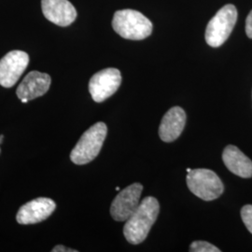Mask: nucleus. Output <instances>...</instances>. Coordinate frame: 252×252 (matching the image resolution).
Listing matches in <instances>:
<instances>
[{"instance_id":"nucleus-14","label":"nucleus","mask_w":252,"mask_h":252,"mask_svg":"<svg viewBox=\"0 0 252 252\" xmlns=\"http://www.w3.org/2000/svg\"><path fill=\"white\" fill-rule=\"evenodd\" d=\"M190 252H220L214 245L208 243L206 241H194L189 246Z\"/></svg>"},{"instance_id":"nucleus-1","label":"nucleus","mask_w":252,"mask_h":252,"mask_svg":"<svg viewBox=\"0 0 252 252\" xmlns=\"http://www.w3.org/2000/svg\"><path fill=\"white\" fill-rule=\"evenodd\" d=\"M159 210L160 206L157 199L152 196L143 199L126 220L124 228L126 240L133 245L142 243L156 221Z\"/></svg>"},{"instance_id":"nucleus-20","label":"nucleus","mask_w":252,"mask_h":252,"mask_svg":"<svg viewBox=\"0 0 252 252\" xmlns=\"http://www.w3.org/2000/svg\"><path fill=\"white\" fill-rule=\"evenodd\" d=\"M190 170H191L190 168H187V172H188V173H189V172L190 171Z\"/></svg>"},{"instance_id":"nucleus-6","label":"nucleus","mask_w":252,"mask_h":252,"mask_svg":"<svg viewBox=\"0 0 252 252\" xmlns=\"http://www.w3.org/2000/svg\"><path fill=\"white\" fill-rule=\"evenodd\" d=\"M122 83V75L117 68L109 67L95 73L89 82V92L94 101L101 103L117 92Z\"/></svg>"},{"instance_id":"nucleus-8","label":"nucleus","mask_w":252,"mask_h":252,"mask_svg":"<svg viewBox=\"0 0 252 252\" xmlns=\"http://www.w3.org/2000/svg\"><path fill=\"white\" fill-rule=\"evenodd\" d=\"M29 56L23 51H11L0 60V85L12 87L27 69Z\"/></svg>"},{"instance_id":"nucleus-2","label":"nucleus","mask_w":252,"mask_h":252,"mask_svg":"<svg viewBox=\"0 0 252 252\" xmlns=\"http://www.w3.org/2000/svg\"><path fill=\"white\" fill-rule=\"evenodd\" d=\"M115 32L126 39L141 40L153 33V23L135 9H122L115 12L112 20Z\"/></svg>"},{"instance_id":"nucleus-12","label":"nucleus","mask_w":252,"mask_h":252,"mask_svg":"<svg viewBox=\"0 0 252 252\" xmlns=\"http://www.w3.org/2000/svg\"><path fill=\"white\" fill-rule=\"evenodd\" d=\"M186 124V113L180 107H173L162 117L159 135L163 142L175 141L182 133Z\"/></svg>"},{"instance_id":"nucleus-7","label":"nucleus","mask_w":252,"mask_h":252,"mask_svg":"<svg viewBox=\"0 0 252 252\" xmlns=\"http://www.w3.org/2000/svg\"><path fill=\"white\" fill-rule=\"evenodd\" d=\"M143 186L134 183L121 190L110 207V215L117 221H126L139 205Z\"/></svg>"},{"instance_id":"nucleus-13","label":"nucleus","mask_w":252,"mask_h":252,"mask_svg":"<svg viewBox=\"0 0 252 252\" xmlns=\"http://www.w3.org/2000/svg\"><path fill=\"white\" fill-rule=\"evenodd\" d=\"M222 160L226 167L234 175L244 179L252 178V161L237 147L227 146L222 153Z\"/></svg>"},{"instance_id":"nucleus-11","label":"nucleus","mask_w":252,"mask_h":252,"mask_svg":"<svg viewBox=\"0 0 252 252\" xmlns=\"http://www.w3.org/2000/svg\"><path fill=\"white\" fill-rule=\"evenodd\" d=\"M52 79L50 75L38 71L28 73L20 83L16 94L20 100L23 98L33 100L44 95L50 89Z\"/></svg>"},{"instance_id":"nucleus-19","label":"nucleus","mask_w":252,"mask_h":252,"mask_svg":"<svg viewBox=\"0 0 252 252\" xmlns=\"http://www.w3.org/2000/svg\"><path fill=\"white\" fill-rule=\"evenodd\" d=\"M3 138H4V135H0V144H1L2 141H3Z\"/></svg>"},{"instance_id":"nucleus-15","label":"nucleus","mask_w":252,"mask_h":252,"mask_svg":"<svg viewBox=\"0 0 252 252\" xmlns=\"http://www.w3.org/2000/svg\"><path fill=\"white\" fill-rule=\"evenodd\" d=\"M241 217L244 224L252 234V205H247L241 209Z\"/></svg>"},{"instance_id":"nucleus-16","label":"nucleus","mask_w":252,"mask_h":252,"mask_svg":"<svg viewBox=\"0 0 252 252\" xmlns=\"http://www.w3.org/2000/svg\"><path fill=\"white\" fill-rule=\"evenodd\" d=\"M246 34L250 38H252V10L248 15L246 21Z\"/></svg>"},{"instance_id":"nucleus-3","label":"nucleus","mask_w":252,"mask_h":252,"mask_svg":"<svg viewBox=\"0 0 252 252\" xmlns=\"http://www.w3.org/2000/svg\"><path fill=\"white\" fill-rule=\"evenodd\" d=\"M107 134L108 127L102 122L91 126L74 147L70 153V160L78 165L92 162L99 154Z\"/></svg>"},{"instance_id":"nucleus-9","label":"nucleus","mask_w":252,"mask_h":252,"mask_svg":"<svg viewBox=\"0 0 252 252\" xmlns=\"http://www.w3.org/2000/svg\"><path fill=\"white\" fill-rule=\"evenodd\" d=\"M56 204L54 200L47 197H39L27 202L20 207L16 215L19 224H36L47 220L54 213Z\"/></svg>"},{"instance_id":"nucleus-21","label":"nucleus","mask_w":252,"mask_h":252,"mask_svg":"<svg viewBox=\"0 0 252 252\" xmlns=\"http://www.w3.org/2000/svg\"><path fill=\"white\" fill-rule=\"evenodd\" d=\"M116 190H117V191H119V190H120V188H119V187H116Z\"/></svg>"},{"instance_id":"nucleus-10","label":"nucleus","mask_w":252,"mask_h":252,"mask_svg":"<svg viewBox=\"0 0 252 252\" xmlns=\"http://www.w3.org/2000/svg\"><path fill=\"white\" fill-rule=\"evenodd\" d=\"M46 19L59 27L70 26L77 18V10L68 0H42Z\"/></svg>"},{"instance_id":"nucleus-5","label":"nucleus","mask_w":252,"mask_h":252,"mask_svg":"<svg viewBox=\"0 0 252 252\" xmlns=\"http://www.w3.org/2000/svg\"><path fill=\"white\" fill-rule=\"evenodd\" d=\"M237 20V9L234 5H225L211 19L206 29V41L213 48L222 45L231 35Z\"/></svg>"},{"instance_id":"nucleus-18","label":"nucleus","mask_w":252,"mask_h":252,"mask_svg":"<svg viewBox=\"0 0 252 252\" xmlns=\"http://www.w3.org/2000/svg\"><path fill=\"white\" fill-rule=\"evenodd\" d=\"M21 101H22V103H24V104H26V103H27L29 100L27 99V98H23V99H21Z\"/></svg>"},{"instance_id":"nucleus-17","label":"nucleus","mask_w":252,"mask_h":252,"mask_svg":"<svg viewBox=\"0 0 252 252\" xmlns=\"http://www.w3.org/2000/svg\"><path fill=\"white\" fill-rule=\"evenodd\" d=\"M53 252H77L78 251L76 250H71V249H68V248H65L62 245H58V246H55L54 249H53Z\"/></svg>"},{"instance_id":"nucleus-4","label":"nucleus","mask_w":252,"mask_h":252,"mask_svg":"<svg viewBox=\"0 0 252 252\" xmlns=\"http://www.w3.org/2000/svg\"><path fill=\"white\" fill-rule=\"evenodd\" d=\"M187 186L189 190L204 201H212L219 198L224 186L215 172L209 169H191L187 175Z\"/></svg>"}]
</instances>
